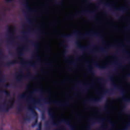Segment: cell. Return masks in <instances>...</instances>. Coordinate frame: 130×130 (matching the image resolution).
I'll return each mask as SVG.
<instances>
[{"instance_id": "1", "label": "cell", "mask_w": 130, "mask_h": 130, "mask_svg": "<svg viewBox=\"0 0 130 130\" xmlns=\"http://www.w3.org/2000/svg\"><path fill=\"white\" fill-rule=\"evenodd\" d=\"M93 112V110H87L82 104L77 103L63 110V119L73 130H86L89 125L88 118Z\"/></svg>"}, {"instance_id": "2", "label": "cell", "mask_w": 130, "mask_h": 130, "mask_svg": "<svg viewBox=\"0 0 130 130\" xmlns=\"http://www.w3.org/2000/svg\"><path fill=\"white\" fill-rule=\"evenodd\" d=\"M106 89V84L104 81L101 79H96L87 91L86 96L90 101H99L105 94Z\"/></svg>"}, {"instance_id": "3", "label": "cell", "mask_w": 130, "mask_h": 130, "mask_svg": "<svg viewBox=\"0 0 130 130\" xmlns=\"http://www.w3.org/2000/svg\"><path fill=\"white\" fill-rule=\"evenodd\" d=\"M127 103L121 97L108 98L106 101L105 108L107 112L111 113H121L126 110Z\"/></svg>"}, {"instance_id": "4", "label": "cell", "mask_w": 130, "mask_h": 130, "mask_svg": "<svg viewBox=\"0 0 130 130\" xmlns=\"http://www.w3.org/2000/svg\"><path fill=\"white\" fill-rule=\"evenodd\" d=\"M72 85L69 83H64L53 87L51 91V98L57 101H64L68 98L72 92Z\"/></svg>"}, {"instance_id": "5", "label": "cell", "mask_w": 130, "mask_h": 130, "mask_svg": "<svg viewBox=\"0 0 130 130\" xmlns=\"http://www.w3.org/2000/svg\"><path fill=\"white\" fill-rule=\"evenodd\" d=\"M49 114L54 123H57L63 119V110L53 106L49 109Z\"/></svg>"}, {"instance_id": "6", "label": "cell", "mask_w": 130, "mask_h": 130, "mask_svg": "<svg viewBox=\"0 0 130 130\" xmlns=\"http://www.w3.org/2000/svg\"><path fill=\"white\" fill-rule=\"evenodd\" d=\"M116 58L113 56H108L101 60L98 63V67L102 69H104L110 66L115 62Z\"/></svg>"}]
</instances>
